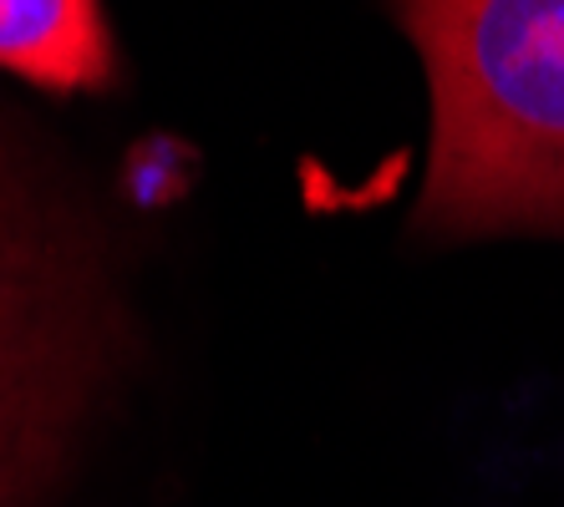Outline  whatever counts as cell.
Here are the masks:
<instances>
[{
	"label": "cell",
	"mask_w": 564,
	"mask_h": 507,
	"mask_svg": "<svg viewBox=\"0 0 564 507\" xmlns=\"http://www.w3.org/2000/svg\"><path fill=\"white\" fill-rule=\"evenodd\" d=\"M433 87L417 229H564V0H392Z\"/></svg>",
	"instance_id": "cell-1"
},
{
	"label": "cell",
	"mask_w": 564,
	"mask_h": 507,
	"mask_svg": "<svg viewBox=\"0 0 564 507\" xmlns=\"http://www.w3.org/2000/svg\"><path fill=\"white\" fill-rule=\"evenodd\" d=\"M0 66L52 91L112 81V36L97 0H0Z\"/></svg>",
	"instance_id": "cell-3"
},
{
	"label": "cell",
	"mask_w": 564,
	"mask_h": 507,
	"mask_svg": "<svg viewBox=\"0 0 564 507\" xmlns=\"http://www.w3.org/2000/svg\"><path fill=\"white\" fill-rule=\"evenodd\" d=\"M93 365V274L0 153V507L41 477Z\"/></svg>",
	"instance_id": "cell-2"
}]
</instances>
